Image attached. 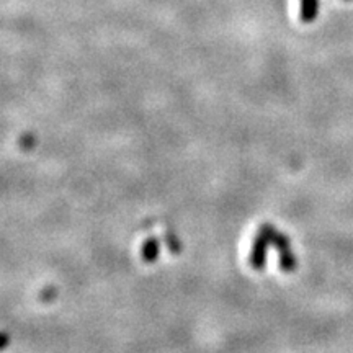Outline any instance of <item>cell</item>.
Here are the masks:
<instances>
[{"label":"cell","instance_id":"cell-1","mask_svg":"<svg viewBox=\"0 0 353 353\" xmlns=\"http://www.w3.org/2000/svg\"><path fill=\"white\" fill-rule=\"evenodd\" d=\"M319 15V0H301L299 6V19L304 23H312Z\"/></svg>","mask_w":353,"mask_h":353},{"label":"cell","instance_id":"cell-2","mask_svg":"<svg viewBox=\"0 0 353 353\" xmlns=\"http://www.w3.org/2000/svg\"><path fill=\"white\" fill-rule=\"evenodd\" d=\"M8 343H10V337H8L7 334L0 332V350H3V348H7Z\"/></svg>","mask_w":353,"mask_h":353}]
</instances>
